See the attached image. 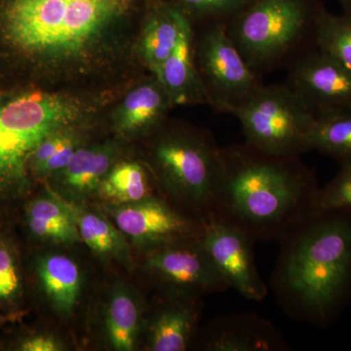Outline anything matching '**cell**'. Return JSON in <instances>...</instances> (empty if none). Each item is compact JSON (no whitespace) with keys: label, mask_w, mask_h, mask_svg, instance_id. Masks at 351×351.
Listing matches in <instances>:
<instances>
[{"label":"cell","mask_w":351,"mask_h":351,"mask_svg":"<svg viewBox=\"0 0 351 351\" xmlns=\"http://www.w3.org/2000/svg\"><path fill=\"white\" fill-rule=\"evenodd\" d=\"M351 210V164L341 166L334 178L319 188L315 202L316 213Z\"/></svg>","instance_id":"26"},{"label":"cell","mask_w":351,"mask_h":351,"mask_svg":"<svg viewBox=\"0 0 351 351\" xmlns=\"http://www.w3.org/2000/svg\"><path fill=\"white\" fill-rule=\"evenodd\" d=\"M171 104L169 95L157 78L154 82L141 85L124 101L119 115L120 128L137 131L158 125Z\"/></svg>","instance_id":"19"},{"label":"cell","mask_w":351,"mask_h":351,"mask_svg":"<svg viewBox=\"0 0 351 351\" xmlns=\"http://www.w3.org/2000/svg\"><path fill=\"white\" fill-rule=\"evenodd\" d=\"M172 299L154 314L149 326V345L154 351L188 350L196 323L199 295L170 291Z\"/></svg>","instance_id":"14"},{"label":"cell","mask_w":351,"mask_h":351,"mask_svg":"<svg viewBox=\"0 0 351 351\" xmlns=\"http://www.w3.org/2000/svg\"><path fill=\"white\" fill-rule=\"evenodd\" d=\"M71 137L64 135V134L57 133L50 136L44 140L38 149L32 154V159L34 162V167L38 169L39 166L43 165L44 162L48 160L53 154H56L60 149L66 143L71 140Z\"/></svg>","instance_id":"28"},{"label":"cell","mask_w":351,"mask_h":351,"mask_svg":"<svg viewBox=\"0 0 351 351\" xmlns=\"http://www.w3.org/2000/svg\"><path fill=\"white\" fill-rule=\"evenodd\" d=\"M112 160V152L105 147L76 149L63 169L64 186L76 197L89 195L98 189Z\"/></svg>","instance_id":"20"},{"label":"cell","mask_w":351,"mask_h":351,"mask_svg":"<svg viewBox=\"0 0 351 351\" xmlns=\"http://www.w3.org/2000/svg\"><path fill=\"white\" fill-rule=\"evenodd\" d=\"M145 267L169 291L196 295L230 289L208 255L200 237L149 249Z\"/></svg>","instance_id":"9"},{"label":"cell","mask_w":351,"mask_h":351,"mask_svg":"<svg viewBox=\"0 0 351 351\" xmlns=\"http://www.w3.org/2000/svg\"><path fill=\"white\" fill-rule=\"evenodd\" d=\"M140 307L128 292L113 293L107 311L108 339L114 350L131 351L135 348L140 329Z\"/></svg>","instance_id":"23"},{"label":"cell","mask_w":351,"mask_h":351,"mask_svg":"<svg viewBox=\"0 0 351 351\" xmlns=\"http://www.w3.org/2000/svg\"><path fill=\"white\" fill-rule=\"evenodd\" d=\"M315 45L351 71V13L334 15L323 9L316 29Z\"/></svg>","instance_id":"25"},{"label":"cell","mask_w":351,"mask_h":351,"mask_svg":"<svg viewBox=\"0 0 351 351\" xmlns=\"http://www.w3.org/2000/svg\"><path fill=\"white\" fill-rule=\"evenodd\" d=\"M132 0H12L4 14L7 39L27 54L59 60L93 47Z\"/></svg>","instance_id":"3"},{"label":"cell","mask_w":351,"mask_h":351,"mask_svg":"<svg viewBox=\"0 0 351 351\" xmlns=\"http://www.w3.org/2000/svg\"><path fill=\"white\" fill-rule=\"evenodd\" d=\"M270 287L295 319L326 327L351 300V210L316 213L279 240Z\"/></svg>","instance_id":"2"},{"label":"cell","mask_w":351,"mask_h":351,"mask_svg":"<svg viewBox=\"0 0 351 351\" xmlns=\"http://www.w3.org/2000/svg\"><path fill=\"white\" fill-rule=\"evenodd\" d=\"M2 106H1V99H0V112H1V110H2Z\"/></svg>","instance_id":"32"},{"label":"cell","mask_w":351,"mask_h":351,"mask_svg":"<svg viewBox=\"0 0 351 351\" xmlns=\"http://www.w3.org/2000/svg\"><path fill=\"white\" fill-rule=\"evenodd\" d=\"M315 175L300 156H274L246 143L221 147L213 215L254 241H279L316 214Z\"/></svg>","instance_id":"1"},{"label":"cell","mask_w":351,"mask_h":351,"mask_svg":"<svg viewBox=\"0 0 351 351\" xmlns=\"http://www.w3.org/2000/svg\"><path fill=\"white\" fill-rule=\"evenodd\" d=\"M76 149H77L75 147V142L71 138L56 154H53L43 165L39 166L38 168V172L48 174V173L63 170L71 161V157L75 154Z\"/></svg>","instance_id":"29"},{"label":"cell","mask_w":351,"mask_h":351,"mask_svg":"<svg viewBox=\"0 0 351 351\" xmlns=\"http://www.w3.org/2000/svg\"><path fill=\"white\" fill-rule=\"evenodd\" d=\"M29 230L39 239L57 243L80 240L71 205L55 198H39L27 209Z\"/></svg>","instance_id":"17"},{"label":"cell","mask_w":351,"mask_h":351,"mask_svg":"<svg viewBox=\"0 0 351 351\" xmlns=\"http://www.w3.org/2000/svg\"><path fill=\"white\" fill-rule=\"evenodd\" d=\"M245 143L267 154L301 156L313 151L316 117L286 83L263 84L235 108Z\"/></svg>","instance_id":"6"},{"label":"cell","mask_w":351,"mask_h":351,"mask_svg":"<svg viewBox=\"0 0 351 351\" xmlns=\"http://www.w3.org/2000/svg\"><path fill=\"white\" fill-rule=\"evenodd\" d=\"M19 289V276L11 254L0 247V299H9Z\"/></svg>","instance_id":"27"},{"label":"cell","mask_w":351,"mask_h":351,"mask_svg":"<svg viewBox=\"0 0 351 351\" xmlns=\"http://www.w3.org/2000/svg\"><path fill=\"white\" fill-rule=\"evenodd\" d=\"M103 199L114 205L128 204L152 197L151 178L141 164L122 162L106 175L98 188Z\"/></svg>","instance_id":"22"},{"label":"cell","mask_w":351,"mask_h":351,"mask_svg":"<svg viewBox=\"0 0 351 351\" xmlns=\"http://www.w3.org/2000/svg\"><path fill=\"white\" fill-rule=\"evenodd\" d=\"M156 77L173 104H208L193 56V27L186 17L174 52L164 62Z\"/></svg>","instance_id":"15"},{"label":"cell","mask_w":351,"mask_h":351,"mask_svg":"<svg viewBox=\"0 0 351 351\" xmlns=\"http://www.w3.org/2000/svg\"><path fill=\"white\" fill-rule=\"evenodd\" d=\"M221 152L211 134L181 130L161 134L152 149V161L168 195L204 223L213 215Z\"/></svg>","instance_id":"5"},{"label":"cell","mask_w":351,"mask_h":351,"mask_svg":"<svg viewBox=\"0 0 351 351\" xmlns=\"http://www.w3.org/2000/svg\"><path fill=\"white\" fill-rule=\"evenodd\" d=\"M343 8V12L351 13V0H338Z\"/></svg>","instance_id":"31"},{"label":"cell","mask_w":351,"mask_h":351,"mask_svg":"<svg viewBox=\"0 0 351 351\" xmlns=\"http://www.w3.org/2000/svg\"><path fill=\"white\" fill-rule=\"evenodd\" d=\"M193 56L208 104L219 112L230 114L263 84L232 43L225 22L208 23L197 40L193 36Z\"/></svg>","instance_id":"8"},{"label":"cell","mask_w":351,"mask_h":351,"mask_svg":"<svg viewBox=\"0 0 351 351\" xmlns=\"http://www.w3.org/2000/svg\"><path fill=\"white\" fill-rule=\"evenodd\" d=\"M201 241L228 287L247 300L262 302L269 288L258 274L254 241L246 233L216 219L204 223Z\"/></svg>","instance_id":"11"},{"label":"cell","mask_w":351,"mask_h":351,"mask_svg":"<svg viewBox=\"0 0 351 351\" xmlns=\"http://www.w3.org/2000/svg\"><path fill=\"white\" fill-rule=\"evenodd\" d=\"M71 207L75 214L80 239L95 254L115 258L125 255V241L110 221L99 215Z\"/></svg>","instance_id":"24"},{"label":"cell","mask_w":351,"mask_h":351,"mask_svg":"<svg viewBox=\"0 0 351 351\" xmlns=\"http://www.w3.org/2000/svg\"><path fill=\"white\" fill-rule=\"evenodd\" d=\"M62 350L57 339L53 337L38 336L25 341L22 345L24 351H58Z\"/></svg>","instance_id":"30"},{"label":"cell","mask_w":351,"mask_h":351,"mask_svg":"<svg viewBox=\"0 0 351 351\" xmlns=\"http://www.w3.org/2000/svg\"><path fill=\"white\" fill-rule=\"evenodd\" d=\"M186 16L176 8L164 9L152 16L145 25L142 51L145 63L154 76L174 52Z\"/></svg>","instance_id":"18"},{"label":"cell","mask_w":351,"mask_h":351,"mask_svg":"<svg viewBox=\"0 0 351 351\" xmlns=\"http://www.w3.org/2000/svg\"><path fill=\"white\" fill-rule=\"evenodd\" d=\"M38 271L55 308L64 315L71 314L80 292L82 279L77 265L66 256H46L39 261Z\"/></svg>","instance_id":"16"},{"label":"cell","mask_w":351,"mask_h":351,"mask_svg":"<svg viewBox=\"0 0 351 351\" xmlns=\"http://www.w3.org/2000/svg\"><path fill=\"white\" fill-rule=\"evenodd\" d=\"M77 106L57 95L32 92L0 112V180L22 177L38 145L77 119Z\"/></svg>","instance_id":"7"},{"label":"cell","mask_w":351,"mask_h":351,"mask_svg":"<svg viewBox=\"0 0 351 351\" xmlns=\"http://www.w3.org/2000/svg\"><path fill=\"white\" fill-rule=\"evenodd\" d=\"M112 217L120 232L147 250L179 240L200 237L204 223L182 213L158 196L115 205Z\"/></svg>","instance_id":"10"},{"label":"cell","mask_w":351,"mask_h":351,"mask_svg":"<svg viewBox=\"0 0 351 351\" xmlns=\"http://www.w3.org/2000/svg\"><path fill=\"white\" fill-rule=\"evenodd\" d=\"M311 145L339 166L351 164V108L316 117Z\"/></svg>","instance_id":"21"},{"label":"cell","mask_w":351,"mask_h":351,"mask_svg":"<svg viewBox=\"0 0 351 351\" xmlns=\"http://www.w3.org/2000/svg\"><path fill=\"white\" fill-rule=\"evenodd\" d=\"M322 11L313 0H248L226 21V32L262 77L315 49Z\"/></svg>","instance_id":"4"},{"label":"cell","mask_w":351,"mask_h":351,"mask_svg":"<svg viewBox=\"0 0 351 351\" xmlns=\"http://www.w3.org/2000/svg\"><path fill=\"white\" fill-rule=\"evenodd\" d=\"M285 83L315 117L351 108V71L317 48L288 66Z\"/></svg>","instance_id":"12"},{"label":"cell","mask_w":351,"mask_h":351,"mask_svg":"<svg viewBox=\"0 0 351 351\" xmlns=\"http://www.w3.org/2000/svg\"><path fill=\"white\" fill-rule=\"evenodd\" d=\"M206 348L211 351H276L286 348L280 332L253 313L218 318L210 329Z\"/></svg>","instance_id":"13"}]
</instances>
